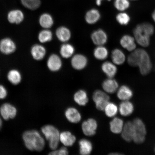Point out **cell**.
<instances>
[{
	"label": "cell",
	"instance_id": "obj_1",
	"mask_svg": "<svg viewBox=\"0 0 155 155\" xmlns=\"http://www.w3.org/2000/svg\"><path fill=\"white\" fill-rule=\"evenodd\" d=\"M22 138L25 147L31 151H41L45 146V140L38 131L32 130L25 131Z\"/></svg>",
	"mask_w": 155,
	"mask_h": 155
},
{
	"label": "cell",
	"instance_id": "obj_2",
	"mask_svg": "<svg viewBox=\"0 0 155 155\" xmlns=\"http://www.w3.org/2000/svg\"><path fill=\"white\" fill-rule=\"evenodd\" d=\"M154 31V28L152 24L144 23L135 27L133 30V34L137 43L145 47L150 45V37L153 34Z\"/></svg>",
	"mask_w": 155,
	"mask_h": 155
},
{
	"label": "cell",
	"instance_id": "obj_3",
	"mask_svg": "<svg viewBox=\"0 0 155 155\" xmlns=\"http://www.w3.org/2000/svg\"><path fill=\"white\" fill-rule=\"evenodd\" d=\"M41 132L49 143L50 149L57 150L60 141V133L58 129L54 126L47 125L42 127Z\"/></svg>",
	"mask_w": 155,
	"mask_h": 155
},
{
	"label": "cell",
	"instance_id": "obj_4",
	"mask_svg": "<svg viewBox=\"0 0 155 155\" xmlns=\"http://www.w3.org/2000/svg\"><path fill=\"white\" fill-rule=\"evenodd\" d=\"M134 135L133 141L137 144H142L145 140L147 130L145 124L139 118H136L132 121Z\"/></svg>",
	"mask_w": 155,
	"mask_h": 155
},
{
	"label": "cell",
	"instance_id": "obj_5",
	"mask_svg": "<svg viewBox=\"0 0 155 155\" xmlns=\"http://www.w3.org/2000/svg\"><path fill=\"white\" fill-rule=\"evenodd\" d=\"M137 67L141 74L147 75L150 72L152 67L150 56L144 50H141Z\"/></svg>",
	"mask_w": 155,
	"mask_h": 155
},
{
	"label": "cell",
	"instance_id": "obj_6",
	"mask_svg": "<svg viewBox=\"0 0 155 155\" xmlns=\"http://www.w3.org/2000/svg\"><path fill=\"white\" fill-rule=\"evenodd\" d=\"M92 98L97 109L100 111H104L107 104L110 102L109 96L101 90L96 91L93 94Z\"/></svg>",
	"mask_w": 155,
	"mask_h": 155
},
{
	"label": "cell",
	"instance_id": "obj_7",
	"mask_svg": "<svg viewBox=\"0 0 155 155\" xmlns=\"http://www.w3.org/2000/svg\"><path fill=\"white\" fill-rule=\"evenodd\" d=\"M17 110L16 107L9 103H5L0 107V115L5 120L12 119L16 116Z\"/></svg>",
	"mask_w": 155,
	"mask_h": 155
},
{
	"label": "cell",
	"instance_id": "obj_8",
	"mask_svg": "<svg viewBox=\"0 0 155 155\" xmlns=\"http://www.w3.org/2000/svg\"><path fill=\"white\" fill-rule=\"evenodd\" d=\"M16 49V44L11 38H3L0 41V51L5 55H8L12 54Z\"/></svg>",
	"mask_w": 155,
	"mask_h": 155
},
{
	"label": "cell",
	"instance_id": "obj_9",
	"mask_svg": "<svg viewBox=\"0 0 155 155\" xmlns=\"http://www.w3.org/2000/svg\"><path fill=\"white\" fill-rule=\"evenodd\" d=\"M97 127V123L93 118H90L84 121L82 124L83 133L88 137H92L96 134Z\"/></svg>",
	"mask_w": 155,
	"mask_h": 155
},
{
	"label": "cell",
	"instance_id": "obj_10",
	"mask_svg": "<svg viewBox=\"0 0 155 155\" xmlns=\"http://www.w3.org/2000/svg\"><path fill=\"white\" fill-rule=\"evenodd\" d=\"M8 21L11 24H19L24 20V12L19 9H13L9 11L7 15Z\"/></svg>",
	"mask_w": 155,
	"mask_h": 155
},
{
	"label": "cell",
	"instance_id": "obj_11",
	"mask_svg": "<svg viewBox=\"0 0 155 155\" xmlns=\"http://www.w3.org/2000/svg\"><path fill=\"white\" fill-rule=\"evenodd\" d=\"M65 115L68 120L71 123H78L82 119L80 112L74 107L68 108L65 112Z\"/></svg>",
	"mask_w": 155,
	"mask_h": 155
},
{
	"label": "cell",
	"instance_id": "obj_12",
	"mask_svg": "<svg viewBox=\"0 0 155 155\" xmlns=\"http://www.w3.org/2000/svg\"><path fill=\"white\" fill-rule=\"evenodd\" d=\"M121 133V137L124 140L128 142L133 141L134 129L132 121H127L124 125Z\"/></svg>",
	"mask_w": 155,
	"mask_h": 155
},
{
	"label": "cell",
	"instance_id": "obj_13",
	"mask_svg": "<svg viewBox=\"0 0 155 155\" xmlns=\"http://www.w3.org/2000/svg\"><path fill=\"white\" fill-rule=\"evenodd\" d=\"M76 140V137L71 132L65 131L60 133V141L66 147L73 146Z\"/></svg>",
	"mask_w": 155,
	"mask_h": 155
},
{
	"label": "cell",
	"instance_id": "obj_14",
	"mask_svg": "<svg viewBox=\"0 0 155 155\" xmlns=\"http://www.w3.org/2000/svg\"><path fill=\"white\" fill-rule=\"evenodd\" d=\"M31 54L33 59L36 61H41L44 58L46 53L45 48L39 44H35L31 49Z\"/></svg>",
	"mask_w": 155,
	"mask_h": 155
},
{
	"label": "cell",
	"instance_id": "obj_15",
	"mask_svg": "<svg viewBox=\"0 0 155 155\" xmlns=\"http://www.w3.org/2000/svg\"><path fill=\"white\" fill-rule=\"evenodd\" d=\"M103 89L106 93L112 94L118 90L119 84L117 81L112 78H109L102 83Z\"/></svg>",
	"mask_w": 155,
	"mask_h": 155
},
{
	"label": "cell",
	"instance_id": "obj_16",
	"mask_svg": "<svg viewBox=\"0 0 155 155\" xmlns=\"http://www.w3.org/2000/svg\"><path fill=\"white\" fill-rule=\"evenodd\" d=\"M120 44L122 47L130 51H134L136 48L134 38L129 35H125L122 37Z\"/></svg>",
	"mask_w": 155,
	"mask_h": 155
},
{
	"label": "cell",
	"instance_id": "obj_17",
	"mask_svg": "<svg viewBox=\"0 0 155 155\" xmlns=\"http://www.w3.org/2000/svg\"><path fill=\"white\" fill-rule=\"evenodd\" d=\"M119 109L120 114L126 117L132 114L134 110V106L132 103L129 100L124 101L120 104Z\"/></svg>",
	"mask_w": 155,
	"mask_h": 155
},
{
	"label": "cell",
	"instance_id": "obj_18",
	"mask_svg": "<svg viewBox=\"0 0 155 155\" xmlns=\"http://www.w3.org/2000/svg\"><path fill=\"white\" fill-rule=\"evenodd\" d=\"M133 92L128 86L123 85L118 89L117 96L120 100L124 101L130 99L133 96Z\"/></svg>",
	"mask_w": 155,
	"mask_h": 155
},
{
	"label": "cell",
	"instance_id": "obj_19",
	"mask_svg": "<svg viewBox=\"0 0 155 155\" xmlns=\"http://www.w3.org/2000/svg\"><path fill=\"white\" fill-rule=\"evenodd\" d=\"M61 59L57 55L53 54L50 56L48 60L47 66L50 71H59L61 67Z\"/></svg>",
	"mask_w": 155,
	"mask_h": 155
},
{
	"label": "cell",
	"instance_id": "obj_20",
	"mask_svg": "<svg viewBox=\"0 0 155 155\" xmlns=\"http://www.w3.org/2000/svg\"><path fill=\"white\" fill-rule=\"evenodd\" d=\"M92 39L94 44L101 46L105 44L107 41V37L106 33L102 30H98L93 33Z\"/></svg>",
	"mask_w": 155,
	"mask_h": 155
},
{
	"label": "cell",
	"instance_id": "obj_21",
	"mask_svg": "<svg viewBox=\"0 0 155 155\" xmlns=\"http://www.w3.org/2000/svg\"><path fill=\"white\" fill-rule=\"evenodd\" d=\"M79 153L82 155H88L91 153L93 149L92 144L90 140L83 139L79 141Z\"/></svg>",
	"mask_w": 155,
	"mask_h": 155
},
{
	"label": "cell",
	"instance_id": "obj_22",
	"mask_svg": "<svg viewBox=\"0 0 155 155\" xmlns=\"http://www.w3.org/2000/svg\"><path fill=\"white\" fill-rule=\"evenodd\" d=\"M124 125L123 120L119 117H114L110 123V130L112 133L119 134L121 133Z\"/></svg>",
	"mask_w": 155,
	"mask_h": 155
},
{
	"label": "cell",
	"instance_id": "obj_23",
	"mask_svg": "<svg viewBox=\"0 0 155 155\" xmlns=\"http://www.w3.org/2000/svg\"><path fill=\"white\" fill-rule=\"evenodd\" d=\"M87 60L84 56L82 55H76L71 60V64L74 69L81 70L86 67Z\"/></svg>",
	"mask_w": 155,
	"mask_h": 155
},
{
	"label": "cell",
	"instance_id": "obj_24",
	"mask_svg": "<svg viewBox=\"0 0 155 155\" xmlns=\"http://www.w3.org/2000/svg\"><path fill=\"white\" fill-rule=\"evenodd\" d=\"M74 101L79 105L84 106L88 102V98L87 92L84 90L78 91L73 97Z\"/></svg>",
	"mask_w": 155,
	"mask_h": 155
},
{
	"label": "cell",
	"instance_id": "obj_25",
	"mask_svg": "<svg viewBox=\"0 0 155 155\" xmlns=\"http://www.w3.org/2000/svg\"><path fill=\"white\" fill-rule=\"evenodd\" d=\"M7 77L9 82L14 85L18 84L22 81V75L20 71L16 69L10 70L7 74Z\"/></svg>",
	"mask_w": 155,
	"mask_h": 155
},
{
	"label": "cell",
	"instance_id": "obj_26",
	"mask_svg": "<svg viewBox=\"0 0 155 155\" xmlns=\"http://www.w3.org/2000/svg\"><path fill=\"white\" fill-rule=\"evenodd\" d=\"M102 69L104 72L109 78H113L117 72V68L113 63L107 61L102 65Z\"/></svg>",
	"mask_w": 155,
	"mask_h": 155
},
{
	"label": "cell",
	"instance_id": "obj_27",
	"mask_svg": "<svg viewBox=\"0 0 155 155\" xmlns=\"http://www.w3.org/2000/svg\"><path fill=\"white\" fill-rule=\"evenodd\" d=\"M112 61L116 64L120 65L125 62V55L120 49L116 48L112 52L111 55Z\"/></svg>",
	"mask_w": 155,
	"mask_h": 155
},
{
	"label": "cell",
	"instance_id": "obj_28",
	"mask_svg": "<svg viewBox=\"0 0 155 155\" xmlns=\"http://www.w3.org/2000/svg\"><path fill=\"white\" fill-rule=\"evenodd\" d=\"M39 22L40 26L42 28L47 29L53 26V20L51 15L45 13L41 15L39 19Z\"/></svg>",
	"mask_w": 155,
	"mask_h": 155
},
{
	"label": "cell",
	"instance_id": "obj_29",
	"mask_svg": "<svg viewBox=\"0 0 155 155\" xmlns=\"http://www.w3.org/2000/svg\"><path fill=\"white\" fill-rule=\"evenodd\" d=\"M56 35L59 39L62 42L68 41L71 38V34L69 29L65 27H61L56 31Z\"/></svg>",
	"mask_w": 155,
	"mask_h": 155
},
{
	"label": "cell",
	"instance_id": "obj_30",
	"mask_svg": "<svg viewBox=\"0 0 155 155\" xmlns=\"http://www.w3.org/2000/svg\"><path fill=\"white\" fill-rule=\"evenodd\" d=\"M100 17L99 12L95 9L91 10L87 13L86 20L89 24H92L96 23Z\"/></svg>",
	"mask_w": 155,
	"mask_h": 155
},
{
	"label": "cell",
	"instance_id": "obj_31",
	"mask_svg": "<svg viewBox=\"0 0 155 155\" xmlns=\"http://www.w3.org/2000/svg\"><path fill=\"white\" fill-rule=\"evenodd\" d=\"M21 2L24 7L31 10L38 9L41 4L40 0H21Z\"/></svg>",
	"mask_w": 155,
	"mask_h": 155
},
{
	"label": "cell",
	"instance_id": "obj_32",
	"mask_svg": "<svg viewBox=\"0 0 155 155\" xmlns=\"http://www.w3.org/2000/svg\"><path fill=\"white\" fill-rule=\"evenodd\" d=\"M106 115L109 117H113L117 113L118 108L114 103L109 102L107 104L104 110Z\"/></svg>",
	"mask_w": 155,
	"mask_h": 155
},
{
	"label": "cell",
	"instance_id": "obj_33",
	"mask_svg": "<svg viewBox=\"0 0 155 155\" xmlns=\"http://www.w3.org/2000/svg\"><path fill=\"white\" fill-rule=\"evenodd\" d=\"M74 48L70 44H65L62 46L61 49V55L64 58L70 57L74 52Z\"/></svg>",
	"mask_w": 155,
	"mask_h": 155
},
{
	"label": "cell",
	"instance_id": "obj_34",
	"mask_svg": "<svg viewBox=\"0 0 155 155\" xmlns=\"http://www.w3.org/2000/svg\"><path fill=\"white\" fill-rule=\"evenodd\" d=\"M108 55L107 50L103 46H100L94 50V55L97 59L101 60L105 59L107 58Z\"/></svg>",
	"mask_w": 155,
	"mask_h": 155
},
{
	"label": "cell",
	"instance_id": "obj_35",
	"mask_svg": "<svg viewBox=\"0 0 155 155\" xmlns=\"http://www.w3.org/2000/svg\"><path fill=\"white\" fill-rule=\"evenodd\" d=\"M52 38V34L49 30H44L41 31L38 34V39L40 42L42 43L49 42Z\"/></svg>",
	"mask_w": 155,
	"mask_h": 155
},
{
	"label": "cell",
	"instance_id": "obj_36",
	"mask_svg": "<svg viewBox=\"0 0 155 155\" xmlns=\"http://www.w3.org/2000/svg\"><path fill=\"white\" fill-rule=\"evenodd\" d=\"M114 6L118 10L124 11L129 8L130 3L129 0H115Z\"/></svg>",
	"mask_w": 155,
	"mask_h": 155
},
{
	"label": "cell",
	"instance_id": "obj_37",
	"mask_svg": "<svg viewBox=\"0 0 155 155\" xmlns=\"http://www.w3.org/2000/svg\"><path fill=\"white\" fill-rule=\"evenodd\" d=\"M116 20L120 25L126 26L130 21V18L127 13L125 12H121L117 14L116 17Z\"/></svg>",
	"mask_w": 155,
	"mask_h": 155
},
{
	"label": "cell",
	"instance_id": "obj_38",
	"mask_svg": "<svg viewBox=\"0 0 155 155\" xmlns=\"http://www.w3.org/2000/svg\"><path fill=\"white\" fill-rule=\"evenodd\" d=\"M66 147H62L59 150H54L50 152L48 154L51 155H67L69 153Z\"/></svg>",
	"mask_w": 155,
	"mask_h": 155
},
{
	"label": "cell",
	"instance_id": "obj_39",
	"mask_svg": "<svg viewBox=\"0 0 155 155\" xmlns=\"http://www.w3.org/2000/svg\"><path fill=\"white\" fill-rule=\"evenodd\" d=\"M8 95L7 89L3 85L0 84V100H3Z\"/></svg>",
	"mask_w": 155,
	"mask_h": 155
},
{
	"label": "cell",
	"instance_id": "obj_40",
	"mask_svg": "<svg viewBox=\"0 0 155 155\" xmlns=\"http://www.w3.org/2000/svg\"><path fill=\"white\" fill-rule=\"evenodd\" d=\"M103 0H96V4L98 5H101L102 1ZM108 1H110V0H107Z\"/></svg>",
	"mask_w": 155,
	"mask_h": 155
},
{
	"label": "cell",
	"instance_id": "obj_41",
	"mask_svg": "<svg viewBox=\"0 0 155 155\" xmlns=\"http://www.w3.org/2000/svg\"><path fill=\"white\" fill-rule=\"evenodd\" d=\"M152 17L153 20L155 22V10L152 13Z\"/></svg>",
	"mask_w": 155,
	"mask_h": 155
},
{
	"label": "cell",
	"instance_id": "obj_42",
	"mask_svg": "<svg viewBox=\"0 0 155 155\" xmlns=\"http://www.w3.org/2000/svg\"><path fill=\"white\" fill-rule=\"evenodd\" d=\"M2 120L1 117H0V129H1L2 127Z\"/></svg>",
	"mask_w": 155,
	"mask_h": 155
},
{
	"label": "cell",
	"instance_id": "obj_43",
	"mask_svg": "<svg viewBox=\"0 0 155 155\" xmlns=\"http://www.w3.org/2000/svg\"><path fill=\"white\" fill-rule=\"evenodd\" d=\"M116 154H117V155H119V154H120V153H111V154H111V155H115Z\"/></svg>",
	"mask_w": 155,
	"mask_h": 155
},
{
	"label": "cell",
	"instance_id": "obj_44",
	"mask_svg": "<svg viewBox=\"0 0 155 155\" xmlns=\"http://www.w3.org/2000/svg\"><path fill=\"white\" fill-rule=\"evenodd\" d=\"M132 1H135V0H132Z\"/></svg>",
	"mask_w": 155,
	"mask_h": 155
},
{
	"label": "cell",
	"instance_id": "obj_45",
	"mask_svg": "<svg viewBox=\"0 0 155 155\" xmlns=\"http://www.w3.org/2000/svg\"></svg>",
	"mask_w": 155,
	"mask_h": 155
}]
</instances>
